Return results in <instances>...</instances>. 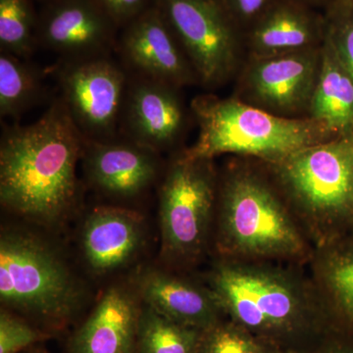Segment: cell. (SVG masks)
<instances>
[{
    "label": "cell",
    "mask_w": 353,
    "mask_h": 353,
    "mask_svg": "<svg viewBox=\"0 0 353 353\" xmlns=\"http://www.w3.org/2000/svg\"><path fill=\"white\" fill-rule=\"evenodd\" d=\"M59 97L88 141L119 137L129 73L111 57L60 60L52 68Z\"/></svg>",
    "instance_id": "9c48e42d"
},
{
    "label": "cell",
    "mask_w": 353,
    "mask_h": 353,
    "mask_svg": "<svg viewBox=\"0 0 353 353\" xmlns=\"http://www.w3.org/2000/svg\"><path fill=\"white\" fill-rule=\"evenodd\" d=\"M277 0H223L228 11L236 23H253L262 15Z\"/></svg>",
    "instance_id": "83f0119b"
},
{
    "label": "cell",
    "mask_w": 353,
    "mask_h": 353,
    "mask_svg": "<svg viewBox=\"0 0 353 353\" xmlns=\"http://www.w3.org/2000/svg\"><path fill=\"white\" fill-rule=\"evenodd\" d=\"M307 117L322 123L334 136L353 134V78L326 36Z\"/></svg>",
    "instance_id": "d6986e66"
},
{
    "label": "cell",
    "mask_w": 353,
    "mask_h": 353,
    "mask_svg": "<svg viewBox=\"0 0 353 353\" xmlns=\"http://www.w3.org/2000/svg\"><path fill=\"white\" fill-rule=\"evenodd\" d=\"M325 21V36L353 78V6H341L334 2Z\"/></svg>",
    "instance_id": "603a6c76"
},
{
    "label": "cell",
    "mask_w": 353,
    "mask_h": 353,
    "mask_svg": "<svg viewBox=\"0 0 353 353\" xmlns=\"http://www.w3.org/2000/svg\"><path fill=\"white\" fill-rule=\"evenodd\" d=\"M190 112L199 137L183 152L196 159L234 154L273 164L306 146L336 138L318 121L281 117L234 97L199 95L190 103Z\"/></svg>",
    "instance_id": "3957f363"
},
{
    "label": "cell",
    "mask_w": 353,
    "mask_h": 353,
    "mask_svg": "<svg viewBox=\"0 0 353 353\" xmlns=\"http://www.w3.org/2000/svg\"><path fill=\"white\" fill-rule=\"evenodd\" d=\"M157 7L194 67L199 85L213 90L245 63L236 23L223 0H157Z\"/></svg>",
    "instance_id": "ba28073f"
},
{
    "label": "cell",
    "mask_w": 353,
    "mask_h": 353,
    "mask_svg": "<svg viewBox=\"0 0 353 353\" xmlns=\"http://www.w3.org/2000/svg\"><path fill=\"white\" fill-rule=\"evenodd\" d=\"M285 201L321 236L353 214V134L306 146L268 164Z\"/></svg>",
    "instance_id": "5b68a950"
},
{
    "label": "cell",
    "mask_w": 353,
    "mask_h": 353,
    "mask_svg": "<svg viewBox=\"0 0 353 353\" xmlns=\"http://www.w3.org/2000/svg\"><path fill=\"white\" fill-rule=\"evenodd\" d=\"M294 1H296L299 2V3L303 4V6H306V4L321 3L323 0H294Z\"/></svg>",
    "instance_id": "f1b7e54d"
},
{
    "label": "cell",
    "mask_w": 353,
    "mask_h": 353,
    "mask_svg": "<svg viewBox=\"0 0 353 353\" xmlns=\"http://www.w3.org/2000/svg\"><path fill=\"white\" fill-rule=\"evenodd\" d=\"M321 46L274 57H246L234 97L281 117H307L319 76Z\"/></svg>",
    "instance_id": "30bf717a"
},
{
    "label": "cell",
    "mask_w": 353,
    "mask_h": 353,
    "mask_svg": "<svg viewBox=\"0 0 353 353\" xmlns=\"http://www.w3.org/2000/svg\"><path fill=\"white\" fill-rule=\"evenodd\" d=\"M102 10L115 22L130 23L145 12L148 0H94Z\"/></svg>",
    "instance_id": "4316f807"
},
{
    "label": "cell",
    "mask_w": 353,
    "mask_h": 353,
    "mask_svg": "<svg viewBox=\"0 0 353 353\" xmlns=\"http://www.w3.org/2000/svg\"><path fill=\"white\" fill-rule=\"evenodd\" d=\"M181 88L129 74L119 136L158 153L175 150L189 125Z\"/></svg>",
    "instance_id": "8fae6325"
},
{
    "label": "cell",
    "mask_w": 353,
    "mask_h": 353,
    "mask_svg": "<svg viewBox=\"0 0 353 353\" xmlns=\"http://www.w3.org/2000/svg\"><path fill=\"white\" fill-rule=\"evenodd\" d=\"M209 288L223 312L254 330L290 327L313 301L310 292L294 276L240 259L216 264L209 276Z\"/></svg>",
    "instance_id": "8992f818"
},
{
    "label": "cell",
    "mask_w": 353,
    "mask_h": 353,
    "mask_svg": "<svg viewBox=\"0 0 353 353\" xmlns=\"http://www.w3.org/2000/svg\"><path fill=\"white\" fill-rule=\"evenodd\" d=\"M132 285L141 303L185 326L204 331L214 326L223 311L210 288L153 267L137 272Z\"/></svg>",
    "instance_id": "2e32d148"
},
{
    "label": "cell",
    "mask_w": 353,
    "mask_h": 353,
    "mask_svg": "<svg viewBox=\"0 0 353 353\" xmlns=\"http://www.w3.org/2000/svg\"><path fill=\"white\" fill-rule=\"evenodd\" d=\"M143 238V218L136 211L97 208L83 225V256L95 274L111 273L126 266L137 256Z\"/></svg>",
    "instance_id": "e0dca14e"
},
{
    "label": "cell",
    "mask_w": 353,
    "mask_h": 353,
    "mask_svg": "<svg viewBox=\"0 0 353 353\" xmlns=\"http://www.w3.org/2000/svg\"><path fill=\"white\" fill-rule=\"evenodd\" d=\"M23 353H48V352H43V350H29V352H24Z\"/></svg>",
    "instance_id": "4dcf8cb0"
},
{
    "label": "cell",
    "mask_w": 353,
    "mask_h": 353,
    "mask_svg": "<svg viewBox=\"0 0 353 353\" xmlns=\"http://www.w3.org/2000/svg\"><path fill=\"white\" fill-rule=\"evenodd\" d=\"M141 304L132 285L109 288L70 339V352L138 353Z\"/></svg>",
    "instance_id": "9a60e30c"
},
{
    "label": "cell",
    "mask_w": 353,
    "mask_h": 353,
    "mask_svg": "<svg viewBox=\"0 0 353 353\" xmlns=\"http://www.w3.org/2000/svg\"><path fill=\"white\" fill-rule=\"evenodd\" d=\"M116 50L129 74L178 88L199 85L180 41L157 6L128 23Z\"/></svg>",
    "instance_id": "7c38bea8"
},
{
    "label": "cell",
    "mask_w": 353,
    "mask_h": 353,
    "mask_svg": "<svg viewBox=\"0 0 353 353\" xmlns=\"http://www.w3.org/2000/svg\"><path fill=\"white\" fill-rule=\"evenodd\" d=\"M159 155L119 136L108 141L85 139L82 159L92 188L105 196L132 199L157 180Z\"/></svg>",
    "instance_id": "5bb4252c"
},
{
    "label": "cell",
    "mask_w": 353,
    "mask_h": 353,
    "mask_svg": "<svg viewBox=\"0 0 353 353\" xmlns=\"http://www.w3.org/2000/svg\"><path fill=\"white\" fill-rule=\"evenodd\" d=\"M199 353H262L252 339L226 327H211L202 334Z\"/></svg>",
    "instance_id": "484cf974"
},
{
    "label": "cell",
    "mask_w": 353,
    "mask_h": 353,
    "mask_svg": "<svg viewBox=\"0 0 353 353\" xmlns=\"http://www.w3.org/2000/svg\"><path fill=\"white\" fill-rule=\"evenodd\" d=\"M336 2L341 6H353V0H336Z\"/></svg>",
    "instance_id": "f546056e"
},
{
    "label": "cell",
    "mask_w": 353,
    "mask_h": 353,
    "mask_svg": "<svg viewBox=\"0 0 353 353\" xmlns=\"http://www.w3.org/2000/svg\"><path fill=\"white\" fill-rule=\"evenodd\" d=\"M85 137L59 97L38 121L6 125L0 141V201L22 217L51 225L78 196L77 164Z\"/></svg>",
    "instance_id": "6da1fadb"
},
{
    "label": "cell",
    "mask_w": 353,
    "mask_h": 353,
    "mask_svg": "<svg viewBox=\"0 0 353 353\" xmlns=\"http://www.w3.org/2000/svg\"><path fill=\"white\" fill-rule=\"evenodd\" d=\"M323 274L334 301L353 318V256L333 257Z\"/></svg>",
    "instance_id": "d4e9b609"
},
{
    "label": "cell",
    "mask_w": 353,
    "mask_h": 353,
    "mask_svg": "<svg viewBox=\"0 0 353 353\" xmlns=\"http://www.w3.org/2000/svg\"><path fill=\"white\" fill-rule=\"evenodd\" d=\"M48 334L12 314L7 308L0 311V353H19L34 343L46 340Z\"/></svg>",
    "instance_id": "cb8c5ba5"
},
{
    "label": "cell",
    "mask_w": 353,
    "mask_h": 353,
    "mask_svg": "<svg viewBox=\"0 0 353 353\" xmlns=\"http://www.w3.org/2000/svg\"><path fill=\"white\" fill-rule=\"evenodd\" d=\"M326 21L294 0H277L252 26L246 57H267L320 48Z\"/></svg>",
    "instance_id": "ac0fdd59"
},
{
    "label": "cell",
    "mask_w": 353,
    "mask_h": 353,
    "mask_svg": "<svg viewBox=\"0 0 353 353\" xmlns=\"http://www.w3.org/2000/svg\"><path fill=\"white\" fill-rule=\"evenodd\" d=\"M38 32L29 0H0V51L30 59L39 46Z\"/></svg>",
    "instance_id": "7402d4cb"
},
{
    "label": "cell",
    "mask_w": 353,
    "mask_h": 353,
    "mask_svg": "<svg viewBox=\"0 0 353 353\" xmlns=\"http://www.w3.org/2000/svg\"><path fill=\"white\" fill-rule=\"evenodd\" d=\"M275 182L248 164L233 163L218 182L219 245L241 259H297L303 234Z\"/></svg>",
    "instance_id": "7a4b0ae2"
},
{
    "label": "cell",
    "mask_w": 353,
    "mask_h": 353,
    "mask_svg": "<svg viewBox=\"0 0 353 353\" xmlns=\"http://www.w3.org/2000/svg\"><path fill=\"white\" fill-rule=\"evenodd\" d=\"M202 334V330L172 321L141 304L138 353H199Z\"/></svg>",
    "instance_id": "44dd1931"
},
{
    "label": "cell",
    "mask_w": 353,
    "mask_h": 353,
    "mask_svg": "<svg viewBox=\"0 0 353 353\" xmlns=\"http://www.w3.org/2000/svg\"><path fill=\"white\" fill-rule=\"evenodd\" d=\"M115 26L94 0H57L39 20V46L60 60L111 57Z\"/></svg>",
    "instance_id": "4fadbf2b"
},
{
    "label": "cell",
    "mask_w": 353,
    "mask_h": 353,
    "mask_svg": "<svg viewBox=\"0 0 353 353\" xmlns=\"http://www.w3.org/2000/svg\"><path fill=\"white\" fill-rule=\"evenodd\" d=\"M0 301L6 308L60 324L75 315L82 292L63 260L34 234L3 230Z\"/></svg>",
    "instance_id": "277c9868"
},
{
    "label": "cell",
    "mask_w": 353,
    "mask_h": 353,
    "mask_svg": "<svg viewBox=\"0 0 353 353\" xmlns=\"http://www.w3.org/2000/svg\"><path fill=\"white\" fill-rule=\"evenodd\" d=\"M48 97L43 70L0 51V116L19 120Z\"/></svg>",
    "instance_id": "ffe728a7"
},
{
    "label": "cell",
    "mask_w": 353,
    "mask_h": 353,
    "mask_svg": "<svg viewBox=\"0 0 353 353\" xmlns=\"http://www.w3.org/2000/svg\"><path fill=\"white\" fill-rule=\"evenodd\" d=\"M219 176L213 159L176 152L166 169L159 197L162 253L190 262L203 250L217 204Z\"/></svg>",
    "instance_id": "52a82bcc"
}]
</instances>
